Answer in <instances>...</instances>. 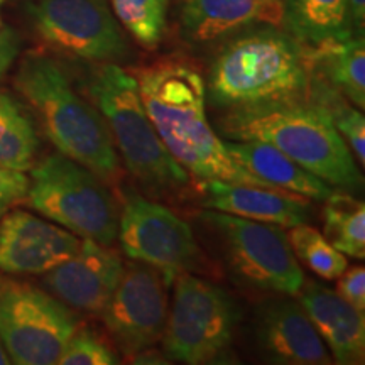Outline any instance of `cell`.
I'll use <instances>...</instances> for the list:
<instances>
[{
	"mask_svg": "<svg viewBox=\"0 0 365 365\" xmlns=\"http://www.w3.org/2000/svg\"><path fill=\"white\" fill-rule=\"evenodd\" d=\"M145 110L170 154L200 181L222 180L284 191L232 159L207 118V85L180 59H164L135 71Z\"/></svg>",
	"mask_w": 365,
	"mask_h": 365,
	"instance_id": "cell-1",
	"label": "cell"
},
{
	"mask_svg": "<svg viewBox=\"0 0 365 365\" xmlns=\"http://www.w3.org/2000/svg\"><path fill=\"white\" fill-rule=\"evenodd\" d=\"M309 86L308 46L269 26L223 46L210 68L207 88L213 105L235 110L308 100Z\"/></svg>",
	"mask_w": 365,
	"mask_h": 365,
	"instance_id": "cell-2",
	"label": "cell"
},
{
	"mask_svg": "<svg viewBox=\"0 0 365 365\" xmlns=\"http://www.w3.org/2000/svg\"><path fill=\"white\" fill-rule=\"evenodd\" d=\"M220 130L230 140H261L328 185L357 191L364 178L352 150L318 105L308 100L228 110Z\"/></svg>",
	"mask_w": 365,
	"mask_h": 365,
	"instance_id": "cell-3",
	"label": "cell"
},
{
	"mask_svg": "<svg viewBox=\"0 0 365 365\" xmlns=\"http://www.w3.org/2000/svg\"><path fill=\"white\" fill-rule=\"evenodd\" d=\"M14 85L34 112L59 154L83 164L105 181L120 171L115 144L105 118L73 88L63 68L48 54L22 58Z\"/></svg>",
	"mask_w": 365,
	"mask_h": 365,
	"instance_id": "cell-4",
	"label": "cell"
},
{
	"mask_svg": "<svg viewBox=\"0 0 365 365\" xmlns=\"http://www.w3.org/2000/svg\"><path fill=\"white\" fill-rule=\"evenodd\" d=\"M88 93L132 176L148 188L166 193L188 185L190 175L171 156L154 129L132 73L107 63L95 71Z\"/></svg>",
	"mask_w": 365,
	"mask_h": 365,
	"instance_id": "cell-5",
	"label": "cell"
},
{
	"mask_svg": "<svg viewBox=\"0 0 365 365\" xmlns=\"http://www.w3.org/2000/svg\"><path fill=\"white\" fill-rule=\"evenodd\" d=\"M93 171L63 154H51L31 171L26 203L71 234L112 245L118 232V208Z\"/></svg>",
	"mask_w": 365,
	"mask_h": 365,
	"instance_id": "cell-6",
	"label": "cell"
},
{
	"mask_svg": "<svg viewBox=\"0 0 365 365\" xmlns=\"http://www.w3.org/2000/svg\"><path fill=\"white\" fill-rule=\"evenodd\" d=\"M163 345L166 357L188 365L223 362L230 352L240 309L220 286L190 272L176 274Z\"/></svg>",
	"mask_w": 365,
	"mask_h": 365,
	"instance_id": "cell-7",
	"label": "cell"
},
{
	"mask_svg": "<svg viewBox=\"0 0 365 365\" xmlns=\"http://www.w3.org/2000/svg\"><path fill=\"white\" fill-rule=\"evenodd\" d=\"M200 218L212 230L235 282L266 293L298 294L304 274L284 228L217 210H207Z\"/></svg>",
	"mask_w": 365,
	"mask_h": 365,
	"instance_id": "cell-8",
	"label": "cell"
},
{
	"mask_svg": "<svg viewBox=\"0 0 365 365\" xmlns=\"http://www.w3.org/2000/svg\"><path fill=\"white\" fill-rule=\"evenodd\" d=\"M78 330L75 314L27 282H0V340L17 365H53Z\"/></svg>",
	"mask_w": 365,
	"mask_h": 365,
	"instance_id": "cell-9",
	"label": "cell"
},
{
	"mask_svg": "<svg viewBox=\"0 0 365 365\" xmlns=\"http://www.w3.org/2000/svg\"><path fill=\"white\" fill-rule=\"evenodd\" d=\"M173 279L175 276L144 262L124 267L102 317L117 349L127 359L139 357L163 340Z\"/></svg>",
	"mask_w": 365,
	"mask_h": 365,
	"instance_id": "cell-10",
	"label": "cell"
},
{
	"mask_svg": "<svg viewBox=\"0 0 365 365\" xmlns=\"http://www.w3.org/2000/svg\"><path fill=\"white\" fill-rule=\"evenodd\" d=\"M31 19L54 51L88 61H115L127 51L110 0H38Z\"/></svg>",
	"mask_w": 365,
	"mask_h": 365,
	"instance_id": "cell-11",
	"label": "cell"
},
{
	"mask_svg": "<svg viewBox=\"0 0 365 365\" xmlns=\"http://www.w3.org/2000/svg\"><path fill=\"white\" fill-rule=\"evenodd\" d=\"M117 239L127 257L176 276L202 267V250L191 227L173 210L132 196L118 215Z\"/></svg>",
	"mask_w": 365,
	"mask_h": 365,
	"instance_id": "cell-12",
	"label": "cell"
},
{
	"mask_svg": "<svg viewBox=\"0 0 365 365\" xmlns=\"http://www.w3.org/2000/svg\"><path fill=\"white\" fill-rule=\"evenodd\" d=\"M122 272L124 264L108 245L85 239L73 257L43 274V284L68 308L102 313Z\"/></svg>",
	"mask_w": 365,
	"mask_h": 365,
	"instance_id": "cell-13",
	"label": "cell"
},
{
	"mask_svg": "<svg viewBox=\"0 0 365 365\" xmlns=\"http://www.w3.org/2000/svg\"><path fill=\"white\" fill-rule=\"evenodd\" d=\"M81 240L66 228L24 210L0 220V269L9 274H44L78 252Z\"/></svg>",
	"mask_w": 365,
	"mask_h": 365,
	"instance_id": "cell-14",
	"label": "cell"
},
{
	"mask_svg": "<svg viewBox=\"0 0 365 365\" xmlns=\"http://www.w3.org/2000/svg\"><path fill=\"white\" fill-rule=\"evenodd\" d=\"M255 346L266 362L277 365H328L331 355L313 323L291 298H274L259 307L254 319Z\"/></svg>",
	"mask_w": 365,
	"mask_h": 365,
	"instance_id": "cell-15",
	"label": "cell"
},
{
	"mask_svg": "<svg viewBox=\"0 0 365 365\" xmlns=\"http://www.w3.org/2000/svg\"><path fill=\"white\" fill-rule=\"evenodd\" d=\"M298 303L304 309L323 344L340 365L364 364L365 318L330 287L304 279L298 291Z\"/></svg>",
	"mask_w": 365,
	"mask_h": 365,
	"instance_id": "cell-16",
	"label": "cell"
},
{
	"mask_svg": "<svg viewBox=\"0 0 365 365\" xmlns=\"http://www.w3.org/2000/svg\"><path fill=\"white\" fill-rule=\"evenodd\" d=\"M207 210L228 213L255 222H266L282 228H293L308 223L312 207L303 196L289 191H276L261 186L203 180L198 185Z\"/></svg>",
	"mask_w": 365,
	"mask_h": 365,
	"instance_id": "cell-17",
	"label": "cell"
},
{
	"mask_svg": "<svg viewBox=\"0 0 365 365\" xmlns=\"http://www.w3.org/2000/svg\"><path fill=\"white\" fill-rule=\"evenodd\" d=\"M284 0H181V34L191 43H213L255 24L279 26Z\"/></svg>",
	"mask_w": 365,
	"mask_h": 365,
	"instance_id": "cell-18",
	"label": "cell"
},
{
	"mask_svg": "<svg viewBox=\"0 0 365 365\" xmlns=\"http://www.w3.org/2000/svg\"><path fill=\"white\" fill-rule=\"evenodd\" d=\"M232 159L242 168L289 193L325 202L335 193L331 185L304 170L274 145L261 140H223Z\"/></svg>",
	"mask_w": 365,
	"mask_h": 365,
	"instance_id": "cell-19",
	"label": "cell"
},
{
	"mask_svg": "<svg viewBox=\"0 0 365 365\" xmlns=\"http://www.w3.org/2000/svg\"><path fill=\"white\" fill-rule=\"evenodd\" d=\"M293 38L308 48L357 36L346 0H284V19Z\"/></svg>",
	"mask_w": 365,
	"mask_h": 365,
	"instance_id": "cell-20",
	"label": "cell"
},
{
	"mask_svg": "<svg viewBox=\"0 0 365 365\" xmlns=\"http://www.w3.org/2000/svg\"><path fill=\"white\" fill-rule=\"evenodd\" d=\"M313 70L335 86L354 107H365V44L364 34L309 48Z\"/></svg>",
	"mask_w": 365,
	"mask_h": 365,
	"instance_id": "cell-21",
	"label": "cell"
},
{
	"mask_svg": "<svg viewBox=\"0 0 365 365\" xmlns=\"http://www.w3.org/2000/svg\"><path fill=\"white\" fill-rule=\"evenodd\" d=\"M39 139L34 124L17 100L0 91V164L17 171L34 166Z\"/></svg>",
	"mask_w": 365,
	"mask_h": 365,
	"instance_id": "cell-22",
	"label": "cell"
},
{
	"mask_svg": "<svg viewBox=\"0 0 365 365\" xmlns=\"http://www.w3.org/2000/svg\"><path fill=\"white\" fill-rule=\"evenodd\" d=\"M323 232L328 242L341 254L362 261L365 257V205L362 200L333 193L325 200Z\"/></svg>",
	"mask_w": 365,
	"mask_h": 365,
	"instance_id": "cell-23",
	"label": "cell"
},
{
	"mask_svg": "<svg viewBox=\"0 0 365 365\" xmlns=\"http://www.w3.org/2000/svg\"><path fill=\"white\" fill-rule=\"evenodd\" d=\"M118 24L145 49H156L166 34L170 0H110Z\"/></svg>",
	"mask_w": 365,
	"mask_h": 365,
	"instance_id": "cell-24",
	"label": "cell"
},
{
	"mask_svg": "<svg viewBox=\"0 0 365 365\" xmlns=\"http://www.w3.org/2000/svg\"><path fill=\"white\" fill-rule=\"evenodd\" d=\"M291 249L296 259L327 281H333L349 266L345 254L335 249L323 234L308 223H301L291 228L287 234Z\"/></svg>",
	"mask_w": 365,
	"mask_h": 365,
	"instance_id": "cell-25",
	"label": "cell"
},
{
	"mask_svg": "<svg viewBox=\"0 0 365 365\" xmlns=\"http://www.w3.org/2000/svg\"><path fill=\"white\" fill-rule=\"evenodd\" d=\"M59 365H113L118 355L90 330H76L58 359Z\"/></svg>",
	"mask_w": 365,
	"mask_h": 365,
	"instance_id": "cell-26",
	"label": "cell"
},
{
	"mask_svg": "<svg viewBox=\"0 0 365 365\" xmlns=\"http://www.w3.org/2000/svg\"><path fill=\"white\" fill-rule=\"evenodd\" d=\"M27 190H29V178L24 175V171L12 170L0 164V213L24 202Z\"/></svg>",
	"mask_w": 365,
	"mask_h": 365,
	"instance_id": "cell-27",
	"label": "cell"
},
{
	"mask_svg": "<svg viewBox=\"0 0 365 365\" xmlns=\"http://www.w3.org/2000/svg\"><path fill=\"white\" fill-rule=\"evenodd\" d=\"M336 282V294L344 298L354 308L365 309V269L364 266H352L340 274Z\"/></svg>",
	"mask_w": 365,
	"mask_h": 365,
	"instance_id": "cell-28",
	"label": "cell"
},
{
	"mask_svg": "<svg viewBox=\"0 0 365 365\" xmlns=\"http://www.w3.org/2000/svg\"><path fill=\"white\" fill-rule=\"evenodd\" d=\"M21 39L19 36L11 27H4L0 29V76L7 73L12 63L16 61L17 54H19Z\"/></svg>",
	"mask_w": 365,
	"mask_h": 365,
	"instance_id": "cell-29",
	"label": "cell"
},
{
	"mask_svg": "<svg viewBox=\"0 0 365 365\" xmlns=\"http://www.w3.org/2000/svg\"><path fill=\"white\" fill-rule=\"evenodd\" d=\"M349 2L350 19L355 34H364V22H365V0H346Z\"/></svg>",
	"mask_w": 365,
	"mask_h": 365,
	"instance_id": "cell-30",
	"label": "cell"
},
{
	"mask_svg": "<svg viewBox=\"0 0 365 365\" xmlns=\"http://www.w3.org/2000/svg\"><path fill=\"white\" fill-rule=\"evenodd\" d=\"M9 364H11V359H9L6 349H4L2 340H0V365H9Z\"/></svg>",
	"mask_w": 365,
	"mask_h": 365,
	"instance_id": "cell-31",
	"label": "cell"
},
{
	"mask_svg": "<svg viewBox=\"0 0 365 365\" xmlns=\"http://www.w3.org/2000/svg\"><path fill=\"white\" fill-rule=\"evenodd\" d=\"M0 29H2V19H0Z\"/></svg>",
	"mask_w": 365,
	"mask_h": 365,
	"instance_id": "cell-32",
	"label": "cell"
},
{
	"mask_svg": "<svg viewBox=\"0 0 365 365\" xmlns=\"http://www.w3.org/2000/svg\"><path fill=\"white\" fill-rule=\"evenodd\" d=\"M0 217H2V213H0Z\"/></svg>",
	"mask_w": 365,
	"mask_h": 365,
	"instance_id": "cell-33",
	"label": "cell"
},
{
	"mask_svg": "<svg viewBox=\"0 0 365 365\" xmlns=\"http://www.w3.org/2000/svg\"><path fill=\"white\" fill-rule=\"evenodd\" d=\"M0 2H2V0H0Z\"/></svg>",
	"mask_w": 365,
	"mask_h": 365,
	"instance_id": "cell-34",
	"label": "cell"
},
{
	"mask_svg": "<svg viewBox=\"0 0 365 365\" xmlns=\"http://www.w3.org/2000/svg\"><path fill=\"white\" fill-rule=\"evenodd\" d=\"M0 282H2V281H0Z\"/></svg>",
	"mask_w": 365,
	"mask_h": 365,
	"instance_id": "cell-35",
	"label": "cell"
}]
</instances>
